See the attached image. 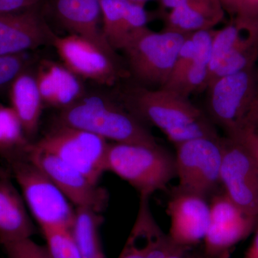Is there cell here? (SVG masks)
Segmentation results:
<instances>
[{
    "mask_svg": "<svg viewBox=\"0 0 258 258\" xmlns=\"http://www.w3.org/2000/svg\"><path fill=\"white\" fill-rule=\"evenodd\" d=\"M39 8L0 15V55H18L52 45L56 35Z\"/></svg>",
    "mask_w": 258,
    "mask_h": 258,
    "instance_id": "13",
    "label": "cell"
},
{
    "mask_svg": "<svg viewBox=\"0 0 258 258\" xmlns=\"http://www.w3.org/2000/svg\"><path fill=\"white\" fill-rule=\"evenodd\" d=\"M42 0H0V15L40 8Z\"/></svg>",
    "mask_w": 258,
    "mask_h": 258,
    "instance_id": "30",
    "label": "cell"
},
{
    "mask_svg": "<svg viewBox=\"0 0 258 258\" xmlns=\"http://www.w3.org/2000/svg\"><path fill=\"white\" fill-rule=\"evenodd\" d=\"M52 13L64 29L113 56H118L103 31L101 0H51Z\"/></svg>",
    "mask_w": 258,
    "mask_h": 258,
    "instance_id": "15",
    "label": "cell"
},
{
    "mask_svg": "<svg viewBox=\"0 0 258 258\" xmlns=\"http://www.w3.org/2000/svg\"><path fill=\"white\" fill-rule=\"evenodd\" d=\"M34 71L44 105L60 111L79 101L87 91L83 79L64 64L43 59Z\"/></svg>",
    "mask_w": 258,
    "mask_h": 258,
    "instance_id": "18",
    "label": "cell"
},
{
    "mask_svg": "<svg viewBox=\"0 0 258 258\" xmlns=\"http://www.w3.org/2000/svg\"><path fill=\"white\" fill-rule=\"evenodd\" d=\"M35 63L29 52L13 55H0V93L9 89L13 81Z\"/></svg>",
    "mask_w": 258,
    "mask_h": 258,
    "instance_id": "26",
    "label": "cell"
},
{
    "mask_svg": "<svg viewBox=\"0 0 258 258\" xmlns=\"http://www.w3.org/2000/svg\"><path fill=\"white\" fill-rule=\"evenodd\" d=\"M129 1L137 3V4L145 5L146 3H148V2L152 1V0H129Z\"/></svg>",
    "mask_w": 258,
    "mask_h": 258,
    "instance_id": "35",
    "label": "cell"
},
{
    "mask_svg": "<svg viewBox=\"0 0 258 258\" xmlns=\"http://www.w3.org/2000/svg\"><path fill=\"white\" fill-rule=\"evenodd\" d=\"M252 126L256 127L258 128V117L254 119L253 123L252 124Z\"/></svg>",
    "mask_w": 258,
    "mask_h": 258,
    "instance_id": "37",
    "label": "cell"
},
{
    "mask_svg": "<svg viewBox=\"0 0 258 258\" xmlns=\"http://www.w3.org/2000/svg\"><path fill=\"white\" fill-rule=\"evenodd\" d=\"M106 169L148 198L176 177L175 157L159 144H110Z\"/></svg>",
    "mask_w": 258,
    "mask_h": 258,
    "instance_id": "3",
    "label": "cell"
},
{
    "mask_svg": "<svg viewBox=\"0 0 258 258\" xmlns=\"http://www.w3.org/2000/svg\"><path fill=\"white\" fill-rule=\"evenodd\" d=\"M103 31L115 50H123L144 29L149 14L144 5L129 0H101Z\"/></svg>",
    "mask_w": 258,
    "mask_h": 258,
    "instance_id": "17",
    "label": "cell"
},
{
    "mask_svg": "<svg viewBox=\"0 0 258 258\" xmlns=\"http://www.w3.org/2000/svg\"><path fill=\"white\" fill-rule=\"evenodd\" d=\"M103 222L101 212L76 208L72 232L81 258H106L100 235Z\"/></svg>",
    "mask_w": 258,
    "mask_h": 258,
    "instance_id": "23",
    "label": "cell"
},
{
    "mask_svg": "<svg viewBox=\"0 0 258 258\" xmlns=\"http://www.w3.org/2000/svg\"><path fill=\"white\" fill-rule=\"evenodd\" d=\"M11 176V172H10V169H6V168L0 166V179H1V178L8 177V176Z\"/></svg>",
    "mask_w": 258,
    "mask_h": 258,
    "instance_id": "34",
    "label": "cell"
},
{
    "mask_svg": "<svg viewBox=\"0 0 258 258\" xmlns=\"http://www.w3.org/2000/svg\"><path fill=\"white\" fill-rule=\"evenodd\" d=\"M51 258H81L72 227L53 226L40 229Z\"/></svg>",
    "mask_w": 258,
    "mask_h": 258,
    "instance_id": "25",
    "label": "cell"
},
{
    "mask_svg": "<svg viewBox=\"0 0 258 258\" xmlns=\"http://www.w3.org/2000/svg\"><path fill=\"white\" fill-rule=\"evenodd\" d=\"M176 247L154 218L150 198L140 197L135 222L118 258H167Z\"/></svg>",
    "mask_w": 258,
    "mask_h": 258,
    "instance_id": "16",
    "label": "cell"
},
{
    "mask_svg": "<svg viewBox=\"0 0 258 258\" xmlns=\"http://www.w3.org/2000/svg\"><path fill=\"white\" fill-rule=\"evenodd\" d=\"M215 31L213 29L191 33L196 46V57L179 81L168 90L174 91L186 98H189L191 95L207 90Z\"/></svg>",
    "mask_w": 258,
    "mask_h": 258,
    "instance_id": "22",
    "label": "cell"
},
{
    "mask_svg": "<svg viewBox=\"0 0 258 258\" xmlns=\"http://www.w3.org/2000/svg\"><path fill=\"white\" fill-rule=\"evenodd\" d=\"M7 258H51L46 246L37 244L32 238L3 244Z\"/></svg>",
    "mask_w": 258,
    "mask_h": 258,
    "instance_id": "27",
    "label": "cell"
},
{
    "mask_svg": "<svg viewBox=\"0 0 258 258\" xmlns=\"http://www.w3.org/2000/svg\"><path fill=\"white\" fill-rule=\"evenodd\" d=\"M257 87H258V74L257 75Z\"/></svg>",
    "mask_w": 258,
    "mask_h": 258,
    "instance_id": "39",
    "label": "cell"
},
{
    "mask_svg": "<svg viewBox=\"0 0 258 258\" xmlns=\"http://www.w3.org/2000/svg\"><path fill=\"white\" fill-rule=\"evenodd\" d=\"M170 217L169 236L179 247L189 248L205 240L210 222V206L207 199L175 190L168 203Z\"/></svg>",
    "mask_w": 258,
    "mask_h": 258,
    "instance_id": "14",
    "label": "cell"
},
{
    "mask_svg": "<svg viewBox=\"0 0 258 258\" xmlns=\"http://www.w3.org/2000/svg\"><path fill=\"white\" fill-rule=\"evenodd\" d=\"M52 46L68 69L81 79L106 87H115L130 78L119 56L106 53L89 40L76 35H56Z\"/></svg>",
    "mask_w": 258,
    "mask_h": 258,
    "instance_id": "9",
    "label": "cell"
},
{
    "mask_svg": "<svg viewBox=\"0 0 258 258\" xmlns=\"http://www.w3.org/2000/svg\"><path fill=\"white\" fill-rule=\"evenodd\" d=\"M227 137L236 139L243 145L258 167V128L252 125H245Z\"/></svg>",
    "mask_w": 258,
    "mask_h": 258,
    "instance_id": "28",
    "label": "cell"
},
{
    "mask_svg": "<svg viewBox=\"0 0 258 258\" xmlns=\"http://www.w3.org/2000/svg\"><path fill=\"white\" fill-rule=\"evenodd\" d=\"M11 107L18 115L29 140L38 132L44 103L31 67L19 75L9 88Z\"/></svg>",
    "mask_w": 258,
    "mask_h": 258,
    "instance_id": "21",
    "label": "cell"
},
{
    "mask_svg": "<svg viewBox=\"0 0 258 258\" xmlns=\"http://www.w3.org/2000/svg\"><path fill=\"white\" fill-rule=\"evenodd\" d=\"M253 115H254V116L252 117V120L255 119V118H257V117H258V103H257V106L256 107V109L254 110Z\"/></svg>",
    "mask_w": 258,
    "mask_h": 258,
    "instance_id": "36",
    "label": "cell"
},
{
    "mask_svg": "<svg viewBox=\"0 0 258 258\" xmlns=\"http://www.w3.org/2000/svg\"><path fill=\"white\" fill-rule=\"evenodd\" d=\"M57 124L86 131L114 143L158 144L147 124L113 92L86 91L79 101L60 110Z\"/></svg>",
    "mask_w": 258,
    "mask_h": 258,
    "instance_id": "2",
    "label": "cell"
},
{
    "mask_svg": "<svg viewBox=\"0 0 258 258\" xmlns=\"http://www.w3.org/2000/svg\"><path fill=\"white\" fill-rule=\"evenodd\" d=\"M222 137H200L181 142L176 147L177 189L206 198L215 195L221 185Z\"/></svg>",
    "mask_w": 258,
    "mask_h": 258,
    "instance_id": "8",
    "label": "cell"
},
{
    "mask_svg": "<svg viewBox=\"0 0 258 258\" xmlns=\"http://www.w3.org/2000/svg\"><path fill=\"white\" fill-rule=\"evenodd\" d=\"M191 258H206V257H200V256L195 255V254H191Z\"/></svg>",
    "mask_w": 258,
    "mask_h": 258,
    "instance_id": "38",
    "label": "cell"
},
{
    "mask_svg": "<svg viewBox=\"0 0 258 258\" xmlns=\"http://www.w3.org/2000/svg\"><path fill=\"white\" fill-rule=\"evenodd\" d=\"M225 13L221 0H191L166 13L164 30L185 35L213 30Z\"/></svg>",
    "mask_w": 258,
    "mask_h": 258,
    "instance_id": "20",
    "label": "cell"
},
{
    "mask_svg": "<svg viewBox=\"0 0 258 258\" xmlns=\"http://www.w3.org/2000/svg\"><path fill=\"white\" fill-rule=\"evenodd\" d=\"M225 12L235 17L258 18V0H221Z\"/></svg>",
    "mask_w": 258,
    "mask_h": 258,
    "instance_id": "29",
    "label": "cell"
},
{
    "mask_svg": "<svg viewBox=\"0 0 258 258\" xmlns=\"http://www.w3.org/2000/svg\"><path fill=\"white\" fill-rule=\"evenodd\" d=\"M26 158L53 181L75 208L103 213L108 207L107 190L60 158L37 149L33 143L29 146Z\"/></svg>",
    "mask_w": 258,
    "mask_h": 258,
    "instance_id": "11",
    "label": "cell"
},
{
    "mask_svg": "<svg viewBox=\"0 0 258 258\" xmlns=\"http://www.w3.org/2000/svg\"><path fill=\"white\" fill-rule=\"evenodd\" d=\"M115 87L113 93L129 111L146 124L159 128L174 146L200 137H220L206 112L189 98L166 88H149L135 83H120Z\"/></svg>",
    "mask_w": 258,
    "mask_h": 258,
    "instance_id": "1",
    "label": "cell"
},
{
    "mask_svg": "<svg viewBox=\"0 0 258 258\" xmlns=\"http://www.w3.org/2000/svg\"><path fill=\"white\" fill-rule=\"evenodd\" d=\"M187 35L167 30L155 32L149 28L141 32L122 50L134 83L155 89L164 87Z\"/></svg>",
    "mask_w": 258,
    "mask_h": 258,
    "instance_id": "4",
    "label": "cell"
},
{
    "mask_svg": "<svg viewBox=\"0 0 258 258\" xmlns=\"http://www.w3.org/2000/svg\"><path fill=\"white\" fill-rule=\"evenodd\" d=\"M207 91V114L227 136L233 134L247 124L258 103L254 67L215 79Z\"/></svg>",
    "mask_w": 258,
    "mask_h": 258,
    "instance_id": "6",
    "label": "cell"
},
{
    "mask_svg": "<svg viewBox=\"0 0 258 258\" xmlns=\"http://www.w3.org/2000/svg\"><path fill=\"white\" fill-rule=\"evenodd\" d=\"M10 172L40 229L72 227L76 208L52 179L26 157L10 161Z\"/></svg>",
    "mask_w": 258,
    "mask_h": 258,
    "instance_id": "5",
    "label": "cell"
},
{
    "mask_svg": "<svg viewBox=\"0 0 258 258\" xmlns=\"http://www.w3.org/2000/svg\"><path fill=\"white\" fill-rule=\"evenodd\" d=\"M33 144L37 149L60 158L96 184H99L102 176L107 171L110 144L96 134L56 124Z\"/></svg>",
    "mask_w": 258,
    "mask_h": 258,
    "instance_id": "7",
    "label": "cell"
},
{
    "mask_svg": "<svg viewBox=\"0 0 258 258\" xmlns=\"http://www.w3.org/2000/svg\"><path fill=\"white\" fill-rule=\"evenodd\" d=\"M161 8L164 10H167L168 12L171 10L175 9L176 8L186 4L191 0H159Z\"/></svg>",
    "mask_w": 258,
    "mask_h": 258,
    "instance_id": "31",
    "label": "cell"
},
{
    "mask_svg": "<svg viewBox=\"0 0 258 258\" xmlns=\"http://www.w3.org/2000/svg\"><path fill=\"white\" fill-rule=\"evenodd\" d=\"M220 182L224 193L246 215L258 216V167L248 151L236 139L222 137Z\"/></svg>",
    "mask_w": 258,
    "mask_h": 258,
    "instance_id": "10",
    "label": "cell"
},
{
    "mask_svg": "<svg viewBox=\"0 0 258 258\" xmlns=\"http://www.w3.org/2000/svg\"><path fill=\"white\" fill-rule=\"evenodd\" d=\"M30 144L13 108L0 104V156L8 162L25 157Z\"/></svg>",
    "mask_w": 258,
    "mask_h": 258,
    "instance_id": "24",
    "label": "cell"
},
{
    "mask_svg": "<svg viewBox=\"0 0 258 258\" xmlns=\"http://www.w3.org/2000/svg\"><path fill=\"white\" fill-rule=\"evenodd\" d=\"M210 222L205 236L206 258H225L235 244L250 233L255 218L246 215L225 193L212 198Z\"/></svg>",
    "mask_w": 258,
    "mask_h": 258,
    "instance_id": "12",
    "label": "cell"
},
{
    "mask_svg": "<svg viewBox=\"0 0 258 258\" xmlns=\"http://www.w3.org/2000/svg\"><path fill=\"white\" fill-rule=\"evenodd\" d=\"M186 247H176L167 258H191V254L188 253Z\"/></svg>",
    "mask_w": 258,
    "mask_h": 258,
    "instance_id": "32",
    "label": "cell"
},
{
    "mask_svg": "<svg viewBox=\"0 0 258 258\" xmlns=\"http://www.w3.org/2000/svg\"><path fill=\"white\" fill-rule=\"evenodd\" d=\"M245 258H258V230L252 246L246 254Z\"/></svg>",
    "mask_w": 258,
    "mask_h": 258,
    "instance_id": "33",
    "label": "cell"
},
{
    "mask_svg": "<svg viewBox=\"0 0 258 258\" xmlns=\"http://www.w3.org/2000/svg\"><path fill=\"white\" fill-rule=\"evenodd\" d=\"M11 176L0 179V243L32 238L35 227Z\"/></svg>",
    "mask_w": 258,
    "mask_h": 258,
    "instance_id": "19",
    "label": "cell"
}]
</instances>
